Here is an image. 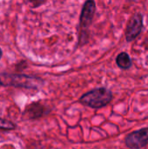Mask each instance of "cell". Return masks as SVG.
<instances>
[{
	"mask_svg": "<svg viewBox=\"0 0 148 149\" xmlns=\"http://www.w3.org/2000/svg\"><path fill=\"white\" fill-rule=\"evenodd\" d=\"M2 58V50H1V48H0V58Z\"/></svg>",
	"mask_w": 148,
	"mask_h": 149,
	"instance_id": "cell-10",
	"label": "cell"
},
{
	"mask_svg": "<svg viewBox=\"0 0 148 149\" xmlns=\"http://www.w3.org/2000/svg\"><path fill=\"white\" fill-rule=\"evenodd\" d=\"M15 128V125L6 120L0 119V129H5V130H12Z\"/></svg>",
	"mask_w": 148,
	"mask_h": 149,
	"instance_id": "cell-8",
	"label": "cell"
},
{
	"mask_svg": "<svg viewBox=\"0 0 148 149\" xmlns=\"http://www.w3.org/2000/svg\"><path fill=\"white\" fill-rule=\"evenodd\" d=\"M30 1H31V3H32L33 7H38V5L42 4L45 0H30Z\"/></svg>",
	"mask_w": 148,
	"mask_h": 149,
	"instance_id": "cell-9",
	"label": "cell"
},
{
	"mask_svg": "<svg viewBox=\"0 0 148 149\" xmlns=\"http://www.w3.org/2000/svg\"><path fill=\"white\" fill-rule=\"evenodd\" d=\"M126 146L130 149H140L148 145V127H144L129 134L125 139Z\"/></svg>",
	"mask_w": 148,
	"mask_h": 149,
	"instance_id": "cell-4",
	"label": "cell"
},
{
	"mask_svg": "<svg viewBox=\"0 0 148 149\" xmlns=\"http://www.w3.org/2000/svg\"><path fill=\"white\" fill-rule=\"evenodd\" d=\"M143 27V17L138 13L133 15L127 24L126 31V38L128 42L134 40L141 32Z\"/></svg>",
	"mask_w": 148,
	"mask_h": 149,
	"instance_id": "cell-5",
	"label": "cell"
},
{
	"mask_svg": "<svg viewBox=\"0 0 148 149\" xmlns=\"http://www.w3.org/2000/svg\"><path fill=\"white\" fill-rule=\"evenodd\" d=\"M117 65L121 69H128L132 65V59L126 52H121L116 58Z\"/></svg>",
	"mask_w": 148,
	"mask_h": 149,
	"instance_id": "cell-7",
	"label": "cell"
},
{
	"mask_svg": "<svg viewBox=\"0 0 148 149\" xmlns=\"http://www.w3.org/2000/svg\"><path fill=\"white\" fill-rule=\"evenodd\" d=\"M26 112H27L28 116L31 119L39 118L48 113V111H46V108L39 103H34V104L30 105L27 107Z\"/></svg>",
	"mask_w": 148,
	"mask_h": 149,
	"instance_id": "cell-6",
	"label": "cell"
},
{
	"mask_svg": "<svg viewBox=\"0 0 148 149\" xmlns=\"http://www.w3.org/2000/svg\"><path fill=\"white\" fill-rule=\"evenodd\" d=\"M96 10V4L93 0H87L83 7L81 16H80V35H79V43L83 45L87 42L88 32L87 29L92 22V18Z\"/></svg>",
	"mask_w": 148,
	"mask_h": 149,
	"instance_id": "cell-2",
	"label": "cell"
},
{
	"mask_svg": "<svg viewBox=\"0 0 148 149\" xmlns=\"http://www.w3.org/2000/svg\"><path fill=\"white\" fill-rule=\"evenodd\" d=\"M113 100V93L105 87L95 88L83 94L79 102L93 109H99L107 106Z\"/></svg>",
	"mask_w": 148,
	"mask_h": 149,
	"instance_id": "cell-1",
	"label": "cell"
},
{
	"mask_svg": "<svg viewBox=\"0 0 148 149\" xmlns=\"http://www.w3.org/2000/svg\"><path fill=\"white\" fill-rule=\"evenodd\" d=\"M40 79L24 75L1 74L0 84L3 86H14L25 88H36Z\"/></svg>",
	"mask_w": 148,
	"mask_h": 149,
	"instance_id": "cell-3",
	"label": "cell"
}]
</instances>
